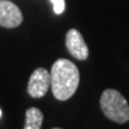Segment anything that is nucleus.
<instances>
[{
  "label": "nucleus",
  "mask_w": 129,
  "mask_h": 129,
  "mask_svg": "<svg viewBox=\"0 0 129 129\" xmlns=\"http://www.w3.org/2000/svg\"><path fill=\"white\" fill-rule=\"evenodd\" d=\"M80 74L78 67L67 59L56 60L50 71V87L57 101H67L79 86Z\"/></svg>",
  "instance_id": "1"
},
{
  "label": "nucleus",
  "mask_w": 129,
  "mask_h": 129,
  "mask_svg": "<svg viewBox=\"0 0 129 129\" xmlns=\"http://www.w3.org/2000/svg\"><path fill=\"white\" fill-rule=\"evenodd\" d=\"M101 109L103 114L116 123L129 121V104L123 94L114 88L105 90L101 97Z\"/></svg>",
  "instance_id": "2"
},
{
  "label": "nucleus",
  "mask_w": 129,
  "mask_h": 129,
  "mask_svg": "<svg viewBox=\"0 0 129 129\" xmlns=\"http://www.w3.org/2000/svg\"><path fill=\"white\" fill-rule=\"evenodd\" d=\"M50 87V72L46 68L35 69L28 83V93L32 98H42Z\"/></svg>",
  "instance_id": "3"
},
{
  "label": "nucleus",
  "mask_w": 129,
  "mask_h": 129,
  "mask_svg": "<svg viewBox=\"0 0 129 129\" xmlns=\"http://www.w3.org/2000/svg\"><path fill=\"white\" fill-rule=\"evenodd\" d=\"M23 22L22 11L16 4L1 0L0 1V26L6 29H13L19 26Z\"/></svg>",
  "instance_id": "4"
},
{
  "label": "nucleus",
  "mask_w": 129,
  "mask_h": 129,
  "mask_svg": "<svg viewBox=\"0 0 129 129\" xmlns=\"http://www.w3.org/2000/svg\"><path fill=\"white\" fill-rule=\"evenodd\" d=\"M66 47L69 54L77 60H86L88 56L87 44L84 41V37L77 29L68 30L66 35Z\"/></svg>",
  "instance_id": "5"
},
{
  "label": "nucleus",
  "mask_w": 129,
  "mask_h": 129,
  "mask_svg": "<svg viewBox=\"0 0 129 129\" xmlns=\"http://www.w3.org/2000/svg\"><path fill=\"white\" fill-rule=\"evenodd\" d=\"M43 123V114L37 108H30L25 112L24 129H41Z\"/></svg>",
  "instance_id": "6"
},
{
  "label": "nucleus",
  "mask_w": 129,
  "mask_h": 129,
  "mask_svg": "<svg viewBox=\"0 0 129 129\" xmlns=\"http://www.w3.org/2000/svg\"><path fill=\"white\" fill-rule=\"evenodd\" d=\"M53 3L54 12L56 14H61L64 11V0H50Z\"/></svg>",
  "instance_id": "7"
},
{
  "label": "nucleus",
  "mask_w": 129,
  "mask_h": 129,
  "mask_svg": "<svg viewBox=\"0 0 129 129\" xmlns=\"http://www.w3.org/2000/svg\"><path fill=\"white\" fill-rule=\"evenodd\" d=\"M0 117H1V110H0Z\"/></svg>",
  "instance_id": "8"
},
{
  "label": "nucleus",
  "mask_w": 129,
  "mask_h": 129,
  "mask_svg": "<svg viewBox=\"0 0 129 129\" xmlns=\"http://www.w3.org/2000/svg\"><path fill=\"white\" fill-rule=\"evenodd\" d=\"M53 129H61V128H53Z\"/></svg>",
  "instance_id": "9"
}]
</instances>
